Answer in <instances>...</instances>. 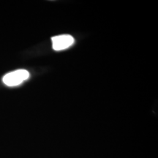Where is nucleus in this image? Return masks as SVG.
<instances>
[{
  "mask_svg": "<svg viewBox=\"0 0 158 158\" xmlns=\"http://www.w3.org/2000/svg\"><path fill=\"white\" fill-rule=\"evenodd\" d=\"M29 73L26 70H18L9 73L3 77L4 84L8 86H14L21 84L24 81L28 79Z\"/></svg>",
  "mask_w": 158,
  "mask_h": 158,
  "instance_id": "obj_1",
  "label": "nucleus"
},
{
  "mask_svg": "<svg viewBox=\"0 0 158 158\" xmlns=\"http://www.w3.org/2000/svg\"><path fill=\"white\" fill-rule=\"evenodd\" d=\"M53 48L55 51H61L69 48L74 43V38L69 35H59L52 37Z\"/></svg>",
  "mask_w": 158,
  "mask_h": 158,
  "instance_id": "obj_2",
  "label": "nucleus"
}]
</instances>
